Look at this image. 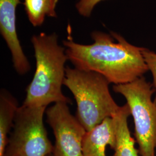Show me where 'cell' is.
I'll list each match as a JSON object with an SVG mask.
<instances>
[{
	"instance_id": "6da1fadb",
	"label": "cell",
	"mask_w": 156,
	"mask_h": 156,
	"mask_svg": "<svg viewBox=\"0 0 156 156\" xmlns=\"http://www.w3.org/2000/svg\"><path fill=\"white\" fill-rule=\"evenodd\" d=\"M94 42L83 45L69 36L63 41L68 60L75 68L104 76L114 85L130 83L149 71L142 55L144 48L127 42L120 34L95 31Z\"/></svg>"
},
{
	"instance_id": "7a4b0ae2",
	"label": "cell",
	"mask_w": 156,
	"mask_h": 156,
	"mask_svg": "<svg viewBox=\"0 0 156 156\" xmlns=\"http://www.w3.org/2000/svg\"><path fill=\"white\" fill-rule=\"evenodd\" d=\"M36 61L33 80L26 89L23 105L47 107L51 103L71 104L63 94L62 86L66 77V48L58 44L56 33H42L31 38Z\"/></svg>"
},
{
	"instance_id": "3957f363",
	"label": "cell",
	"mask_w": 156,
	"mask_h": 156,
	"mask_svg": "<svg viewBox=\"0 0 156 156\" xmlns=\"http://www.w3.org/2000/svg\"><path fill=\"white\" fill-rule=\"evenodd\" d=\"M109 84L100 73L66 67L63 84L73 93L77 105L76 117L86 131L113 117L120 109L110 93Z\"/></svg>"
},
{
	"instance_id": "277c9868",
	"label": "cell",
	"mask_w": 156,
	"mask_h": 156,
	"mask_svg": "<svg viewBox=\"0 0 156 156\" xmlns=\"http://www.w3.org/2000/svg\"><path fill=\"white\" fill-rule=\"evenodd\" d=\"M113 91L127 101L134 119L135 136L141 156H156V105L153 84L144 76L128 83L114 85Z\"/></svg>"
},
{
	"instance_id": "5b68a950",
	"label": "cell",
	"mask_w": 156,
	"mask_h": 156,
	"mask_svg": "<svg viewBox=\"0 0 156 156\" xmlns=\"http://www.w3.org/2000/svg\"><path fill=\"white\" fill-rule=\"evenodd\" d=\"M45 106L22 105L17 111L4 156H47L53 146L44 124Z\"/></svg>"
},
{
	"instance_id": "8992f818",
	"label": "cell",
	"mask_w": 156,
	"mask_h": 156,
	"mask_svg": "<svg viewBox=\"0 0 156 156\" xmlns=\"http://www.w3.org/2000/svg\"><path fill=\"white\" fill-rule=\"evenodd\" d=\"M46 122L55 136L53 156H83L82 145L86 130L65 102H57L46 111Z\"/></svg>"
},
{
	"instance_id": "52a82bcc",
	"label": "cell",
	"mask_w": 156,
	"mask_h": 156,
	"mask_svg": "<svg viewBox=\"0 0 156 156\" xmlns=\"http://www.w3.org/2000/svg\"><path fill=\"white\" fill-rule=\"evenodd\" d=\"M20 3V0H0V31L11 51L15 69L23 75L30 71L31 65L17 34L16 8Z\"/></svg>"
},
{
	"instance_id": "ba28073f",
	"label": "cell",
	"mask_w": 156,
	"mask_h": 156,
	"mask_svg": "<svg viewBox=\"0 0 156 156\" xmlns=\"http://www.w3.org/2000/svg\"><path fill=\"white\" fill-rule=\"evenodd\" d=\"M116 145L115 130L112 117L106 118L84 136L82 145L83 156H106V146L114 150Z\"/></svg>"
},
{
	"instance_id": "9c48e42d",
	"label": "cell",
	"mask_w": 156,
	"mask_h": 156,
	"mask_svg": "<svg viewBox=\"0 0 156 156\" xmlns=\"http://www.w3.org/2000/svg\"><path fill=\"white\" fill-rule=\"evenodd\" d=\"M130 115L129 108L126 104L120 106L112 117L116 135L115 153L112 156H140L128 128V118Z\"/></svg>"
},
{
	"instance_id": "30bf717a",
	"label": "cell",
	"mask_w": 156,
	"mask_h": 156,
	"mask_svg": "<svg viewBox=\"0 0 156 156\" xmlns=\"http://www.w3.org/2000/svg\"><path fill=\"white\" fill-rule=\"evenodd\" d=\"M19 103L6 90L0 92V156H4L8 142V135L13 127Z\"/></svg>"
},
{
	"instance_id": "8fae6325",
	"label": "cell",
	"mask_w": 156,
	"mask_h": 156,
	"mask_svg": "<svg viewBox=\"0 0 156 156\" xmlns=\"http://www.w3.org/2000/svg\"><path fill=\"white\" fill-rule=\"evenodd\" d=\"M58 0H24L25 11L34 27L41 26L46 17H56V8Z\"/></svg>"
},
{
	"instance_id": "7c38bea8",
	"label": "cell",
	"mask_w": 156,
	"mask_h": 156,
	"mask_svg": "<svg viewBox=\"0 0 156 156\" xmlns=\"http://www.w3.org/2000/svg\"><path fill=\"white\" fill-rule=\"evenodd\" d=\"M142 55L145 62L148 67L149 71H151L153 78V88L155 93V97L153 102L156 105V53L144 48L142 50Z\"/></svg>"
},
{
	"instance_id": "4fadbf2b",
	"label": "cell",
	"mask_w": 156,
	"mask_h": 156,
	"mask_svg": "<svg viewBox=\"0 0 156 156\" xmlns=\"http://www.w3.org/2000/svg\"><path fill=\"white\" fill-rule=\"evenodd\" d=\"M105 0H79L76 4V10L81 16L89 17L95 6Z\"/></svg>"
},
{
	"instance_id": "5bb4252c",
	"label": "cell",
	"mask_w": 156,
	"mask_h": 156,
	"mask_svg": "<svg viewBox=\"0 0 156 156\" xmlns=\"http://www.w3.org/2000/svg\"><path fill=\"white\" fill-rule=\"evenodd\" d=\"M53 156V155H52V154H49V155H48V156Z\"/></svg>"
}]
</instances>
